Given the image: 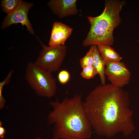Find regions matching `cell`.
Masks as SVG:
<instances>
[{
    "instance_id": "9",
    "label": "cell",
    "mask_w": 139,
    "mask_h": 139,
    "mask_svg": "<svg viewBox=\"0 0 139 139\" xmlns=\"http://www.w3.org/2000/svg\"><path fill=\"white\" fill-rule=\"evenodd\" d=\"M73 29L59 22L53 24L48 44L50 46L65 45L66 41L71 34Z\"/></svg>"
},
{
    "instance_id": "1",
    "label": "cell",
    "mask_w": 139,
    "mask_h": 139,
    "mask_svg": "<svg viewBox=\"0 0 139 139\" xmlns=\"http://www.w3.org/2000/svg\"><path fill=\"white\" fill-rule=\"evenodd\" d=\"M130 105L128 93L111 84L96 86L83 102L92 129L108 138L119 133L126 137L135 130Z\"/></svg>"
},
{
    "instance_id": "6",
    "label": "cell",
    "mask_w": 139,
    "mask_h": 139,
    "mask_svg": "<svg viewBox=\"0 0 139 139\" xmlns=\"http://www.w3.org/2000/svg\"><path fill=\"white\" fill-rule=\"evenodd\" d=\"M105 73L111 84L117 87L122 88L129 83L131 73L123 62L106 63Z\"/></svg>"
},
{
    "instance_id": "7",
    "label": "cell",
    "mask_w": 139,
    "mask_h": 139,
    "mask_svg": "<svg viewBox=\"0 0 139 139\" xmlns=\"http://www.w3.org/2000/svg\"><path fill=\"white\" fill-rule=\"evenodd\" d=\"M33 5L32 3L21 0L16 10L5 17L2 24L1 30L8 28L13 24L20 23L22 26L26 27L27 30L30 34L34 35L35 32L28 16L29 10Z\"/></svg>"
},
{
    "instance_id": "8",
    "label": "cell",
    "mask_w": 139,
    "mask_h": 139,
    "mask_svg": "<svg viewBox=\"0 0 139 139\" xmlns=\"http://www.w3.org/2000/svg\"><path fill=\"white\" fill-rule=\"evenodd\" d=\"M77 0H51L48 5L52 12L60 18L77 14Z\"/></svg>"
},
{
    "instance_id": "2",
    "label": "cell",
    "mask_w": 139,
    "mask_h": 139,
    "mask_svg": "<svg viewBox=\"0 0 139 139\" xmlns=\"http://www.w3.org/2000/svg\"><path fill=\"white\" fill-rule=\"evenodd\" d=\"M53 110L48 123L53 125V139H88L92 128L85 112L81 94L49 102Z\"/></svg>"
},
{
    "instance_id": "5",
    "label": "cell",
    "mask_w": 139,
    "mask_h": 139,
    "mask_svg": "<svg viewBox=\"0 0 139 139\" xmlns=\"http://www.w3.org/2000/svg\"><path fill=\"white\" fill-rule=\"evenodd\" d=\"M37 38L42 49L34 63L44 70L51 73L58 71L66 55L67 47L65 45L47 46Z\"/></svg>"
},
{
    "instance_id": "13",
    "label": "cell",
    "mask_w": 139,
    "mask_h": 139,
    "mask_svg": "<svg viewBox=\"0 0 139 139\" xmlns=\"http://www.w3.org/2000/svg\"><path fill=\"white\" fill-rule=\"evenodd\" d=\"M93 49L91 45L89 51L84 57L80 59L79 62L81 67L83 68L93 66Z\"/></svg>"
},
{
    "instance_id": "16",
    "label": "cell",
    "mask_w": 139,
    "mask_h": 139,
    "mask_svg": "<svg viewBox=\"0 0 139 139\" xmlns=\"http://www.w3.org/2000/svg\"><path fill=\"white\" fill-rule=\"evenodd\" d=\"M2 123L0 121V137L1 139L4 138L5 134L6 133V130L5 128L2 126Z\"/></svg>"
},
{
    "instance_id": "15",
    "label": "cell",
    "mask_w": 139,
    "mask_h": 139,
    "mask_svg": "<svg viewBox=\"0 0 139 139\" xmlns=\"http://www.w3.org/2000/svg\"><path fill=\"white\" fill-rule=\"evenodd\" d=\"M70 75L69 72L66 70L60 71L58 75V79L59 82L61 84L66 83L69 81Z\"/></svg>"
},
{
    "instance_id": "17",
    "label": "cell",
    "mask_w": 139,
    "mask_h": 139,
    "mask_svg": "<svg viewBox=\"0 0 139 139\" xmlns=\"http://www.w3.org/2000/svg\"><path fill=\"white\" fill-rule=\"evenodd\" d=\"M37 139H41V138L38 137L37 138Z\"/></svg>"
},
{
    "instance_id": "14",
    "label": "cell",
    "mask_w": 139,
    "mask_h": 139,
    "mask_svg": "<svg viewBox=\"0 0 139 139\" xmlns=\"http://www.w3.org/2000/svg\"><path fill=\"white\" fill-rule=\"evenodd\" d=\"M82 69L80 75L84 79H92L98 74L93 66L85 67Z\"/></svg>"
},
{
    "instance_id": "12",
    "label": "cell",
    "mask_w": 139,
    "mask_h": 139,
    "mask_svg": "<svg viewBox=\"0 0 139 139\" xmlns=\"http://www.w3.org/2000/svg\"><path fill=\"white\" fill-rule=\"evenodd\" d=\"M21 0H2L1 6L2 11L7 15L14 12L18 7Z\"/></svg>"
},
{
    "instance_id": "11",
    "label": "cell",
    "mask_w": 139,
    "mask_h": 139,
    "mask_svg": "<svg viewBox=\"0 0 139 139\" xmlns=\"http://www.w3.org/2000/svg\"><path fill=\"white\" fill-rule=\"evenodd\" d=\"M97 46L101 56L106 63L120 62L122 59V57L111 46L99 44L97 45Z\"/></svg>"
},
{
    "instance_id": "4",
    "label": "cell",
    "mask_w": 139,
    "mask_h": 139,
    "mask_svg": "<svg viewBox=\"0 0 139 139\" xmlns=\"http://www.w3.org/2000/svg\"><path fill=\"white\" fill-rule=\"evenodd\" d=\"M25 78L38 95L50 98L55 94L57 89L56 80L52 73L44 70L34 63H28Z\"/></svg>"
},
{
    "instance_id": "10",
    "label": "cell",
    "mask_w": 139,
    "mask_h": 139,
    "mask_svg": "<svg viewBox=\"0 0 139 139\" xmlns=\"http://www.w3.org/2000/svg\"><path fill=\"white\" fill-rule=\"evenodd\" d=\"M93 49L94 61L93 66L99 75L101 84L105 85L106 77L105 70L106 62L101 56L98 50L97 45H92Z\"/></svg>"
},
{
    "instance_id": "3",
    "label": "cell",
    "mask_w": 139,
    "mask_h": 139,
    "mask_svg": "<svg viewBox=\"0 0 139 139\" xmlns=\"http://www.w3.org/2000/svg\"><path fill=\"white\" fill-rule=\"evenodd\" d=\"M124 0H106L105 8L101 14L96 17L88 16L90 24L89 31L82 45L87 47L92 45L113 44L114 29L120 23V13L125 4Z\"/></svg>"
}]
</instances>
